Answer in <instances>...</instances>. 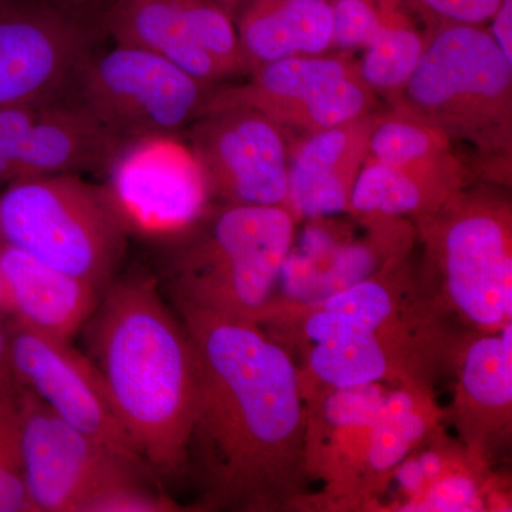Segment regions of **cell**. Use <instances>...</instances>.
Instances as JSON below:
<instances>
[{"label": "cell", "instance_id": "d4e9b609", "mask_svg": "<svg viewBox=\"0 0 512 512\" xmlns=\"http://www.w3.org/2000/svg\"><path fill=\"white\" fill-rule=\"evenodd\" d=\"M453 156V141L434 124L393 107L386 113H375L366 160L416 164Z\"/></svg>", "mask_w": 512, "mask_h": 512}, {"label": "cell", "instance_id": "4fadbf2b", "mask_svg": "<svg viewBox=\"0 0 512 512\" xmlns=\"http://www.w3.org/2000/svg\"><path fill=\"white\" fill-rule=\"evenodd\" d=\"M6 333L10 365L20 386L111 453L148 468L114 412L89 356L77 352L70 343L32 332L16 320L6 326Z\"/></svg>", "mask_w": 512, "mask_h": 512}, {"label": "cell", "instance_id": "83f0119b", "mask_svg": "<svg viewBox=\"0 0 512 512\" xmlns=\"http://www.w3.org/2000/svg\"><path fill=\"white\" fill-rule=\"evenodd\" d=\"M434 26L483 25L500 6L501 0H406Z\"/></svg>", "mask_w": 512, "mask_h": 512}, {"label": "cell", "instance_id": "2e32d148", "mask_svg": "<svg viewBox=\"0 0 512 512\" xmlns=\"http://www.w3.org/2000/svg\"><path fill=\"white\" fill-rule=\"evenodd\" d=\"M451 367L456 384L447 417L461 444L491 464L511 439L512 322L500 332L467 333Z\"/></svg>", "mask_w": 512, "mask_h": 512}, {"label": "cell", "instance_id": "cb8c5ba5", "mask_svg": "<svg viewBox=\"0 0 512 512\" xmlns=\"http://www.w3.org/2000/svg\"><path fill=\"white\" fill-rule=\"evenodd\" d=\"M382 15L379 33L363 50L365 53L357 66L367 86L392 101L416 69L426 37L397 13L382 10Z\"/></svg>", "mask_w": 512, "mask_h": 512}, {"label": "cell", "instance_id": "ac0fdd59", "mask_svg": "<svg viewBox=\"0 0 512 512\" xmlns=\"http://www.w3.org/2000/svg\"><path fill=\"white\" fill-rule=\"evenodd\" d=\"M0 295L13 320L66 343L86 326L101 298L92 285L2 242Z\"/></svg>", "mask_w": 512, "mask_h": 512}, {"label": "cell", "instance_id": "603a6c76", "mask_svg": "<svg viewBox=\"0 0 512 512\" xmlns=\"http://www.w3.org/2000/svg\"><path fill=\"white\" fill-rule=\"evenodd\" d=\"M490 464L461 444L451 454L446 468L423 493L400 505L397 511L470 512L507 510L504 497L491 484Z\"/></svg>", "mask_w": 512, "mask_h": 512}, {"label": "cell", "instance_id": "4316f807", "mask_svg": "<svg viewBox=\"0 0 512 512\" xmlns=\"http://www.w3.org/2000/svg\"><path fill=\"white\" fill-rule=\"evenodd\" d=\"M332 9V49L338 53L365 50L382 26V10L372 0H329Z\"/></svg>", "mask_w": 512, "mask_h": 512}, {"label": "cell", "instance_id": "ba28073f", "mask_svg": "<svg viewBox=\"0 0 512 512\" xmlns=\"http://www.w3.org/2000/svg\"><path fill=\"white\" fill-rule=\"evenodd\" d=\"M18 404L32 512H97L111 495L156 477L74 429L20 384Z\"/></svg>", "mask_w": 512, "mask_h": 512}, {"label": "cell", "instance_id": "7402d4cb", "mask_svg": "<svg viewBox=\"0 0 512 512\" xmlns=\"http://www.w3.org/2000/svg\"><path fill=\"white\" fill-rule=\"evenodd\" d=\"M441 417L430 389L403 386L389 390L382 414L370 430L363 471V505L383 491L394 470L439 430Z\"/></svg>", "mask_w": 512, "mask_h": 512}, {"label": "cell", "instance_id": "3957f363", "mask_svg": "<svg viewBox=\"0 0 512 512\" xmlns=\"http://www.w3.org/2000/svg\"><path fill=\"white\" fill-rule=\"evenodd\" d=\"M284 207L212 204L171 242L167 284L177 309L262 325L295 241Z\"/></svg>", "mask_w": 512, "mask_h": 512}, {"label": "cell", "instance_id": "52a82bcc", "mask_svg": "<svg viewBox=\"0 0 512 512\" xmlns=\"http://www.w3.org/2000/svg\"><path fill=\"white\" fill-rule=\"evenodd\" d=\"M74 83L84 106L126 143L180 136L217 89L164 57L124 45L90 53Z\"/></svg>", "mask_w": 512, "mask_h": 512}, {"label": "cell", "instance_id": "ffe728a7", "mask_svg": "<svg viewBox=\"0 0 512 512\" xmlns=\"http://www.w3.org/2000/svg\"><path fill=\"white\" fill-rule=\"evenodd\" d=\"M470 173L457 156L429 163L394 164L366 160L357 175L350 214L416 221L439 211L468 187Z\"/></svg>", "mask_w": 512, "mask_h": 512}, {"label": "cell", "instance_id": "5b68a950", "mask_svg": "<svg viewBox=\"0 0 512 512\" xmlns=\"http://www.w3.org/2000/svg\"><path fill=\"white\" fill-rule=\"evenodd\" d=\"M390 106L474 148L494 181L511 177L512 63L483 25L434 26Z\"/></svg>", "mask_w": 512, "mask_h": 512}, {"label": "cell", "instance_id": "d6986e66", "mask_svg": "<svg viewBox=\"0 0 512 512\" xmlns=\"http://www.w3.org/2000/svg\"><path fill=\"white\" fill-rule=\"evenodd\" d=\"M208 0H116L106 26L116 45L164 57L202 82L224 80L220 67L198 42V23Z\"/></svg>", "mask_w": 512, "mask_h": 512}, {"label": "cell", "instance_id": "e0dca14e", "mask_svg": "<svg viewBox=\"0 0 512 512\" xmlns=\"http://www.w3.org/2000/svg\"><path fill=\"white\" fill-rule=\"evenodd\" d=\"M373 119L375 111L292 144L285 208L296 222L350 211V197L366 161Z\"/></svg>", "mask_w": 512, "mask_h": 512}, {"label": "cell", "instance_id": "4dcf8cb0", "mask_svg": "<svg viewBox=\"0 0 512 512\" xmlns=\"http://www.w3.org/2000/svg\"><path fill=\"white\" fill-rule=\"evenodd\" d=\"M214 2H217L218 5H221L222 8L227 9L228 12L231 13L235 5H237L238 0H214Z\"/></svg>", "mask_w": 512, "mask_h": 512}, {"label": "cell", "instance_id": "9c48e42d", "mask_svg": "<svg viewBox=\"0 0 512 512\" xmlns=\"http://www.w3.org/2000/svg\"><path fill=\"white\" fill-rule=\"evenodd\" d=\"M376 103L356 62L346 53H325L265 64L247 83L217 87L204 113L248 107L301 138L373 113Z\"/></svg>", "mask_w": 512, "mask_h": 512}, {"label": "cell", "instance_id": "6da1fadb", "mask_svg": "<svg viewBox=\"0 0 512 512\" xmlns=\"http://www.w3.org/2000/svg\"><path fill=\"white\" fill-rule=\"evenodd\" d=\"M190 336L197 400L188 470L200 507L278 512L311 507L306 406L291 353L262 326L178 309Z\"/></svg>", "mask_w": 512, "mask_h": 512}, {"label": "cell", "instance_id": "44dd1931", "mask_svg": "<svg viewBox=\"0 0 512 512\" xmlns=\"http://www.w3.org/2000/svg\"><path fill=\"white\" fill-rule=\"evenodd\" d=\"M247 73L265 64L332 50L329 0H254L237 25Z\"/></svg>", "mask_w": 512, "mask_h": 512}, {"label": "cell", "instance_id": "f1b7e54d", "mask_svg": "<svg viewBox=\"0 0 512 512\" xmlns=\"http://www.w3.org/2000/svg\"><path fill=\"white\" fill-rule=\"evenodd\" d=\"M491 37L508 62L512 63V0H501L500 6L490 19Z\"/></svg>", "mask_w": 512, "mask_h": 512}, {"label": "cell", "instance_id": "7c38bea8", "mask_svg": "<svg viewBox=\"0 0 512 512\" xmlns=\"http://www.w3.org/2000/svg\"><path fill=\"white\" fill-rule=\"evenodd\" d=\"M126 141L73 96L0 109V183L109 170Z\"/></svg>", "mask_w": 512, "mask_h": 512}, {"label": "cell", "instance_id": "9a60e30c", "mask_svg": "<svg viewBox=\"0 0 512 512\" xmlns=\"http://www.w3.org/2000/svg\"><path fill=\"white\" fill-rule=\"evenodd\" d=\"M417 298L409 259L384 272L306 305L276 306L261 326L279 345L305 350L320 343L372 335L402 315Z\"/></svg>", "mask_w": 512, "mask_h": 512}, {"label": "cell", "instance_id": "8992f818", "mask_svg": "<svg viewBox=\"0 0 512 512\" xmlns=\"http://www.w3.org/2000/svg\"><path fill=\"white\" fill-rule=\"evenodd\" d=\"M6 185L0 194V242L103 295L116 279L130 235L106 187L77 174Z\"/></svg>", "mask_w": 512, "mask_h": 512}, {"label": "cell", "instance_id": "484cf974", "mask_svg": "<svg viewBox=\"0 0 512 512\" xmlns=\"http://www.w3.org/2000/svg\"><path fill=\"white\" fill-rule=\"evenodd\" d=\"M0 512H32L23 474L18 389L0 393Z\"/></svg>", "mask_w": 512, "mask_h": 512}, {"label": "cell", "instance_id": "f546056e", "mask_svg": "<svg viewBox=\"0 0 512 512\" xmlns=\"http://www.w3.org/2000/svg\"><path fill=\"white\" fill-rule=\"evenodd\" d=\"M18 389V382L13 376L12 365H10L8 333L6 326L0 322V393L15 392Z\"/></svg>", "mask_w": 512, "mask_h": 512}, {"label": "cell", "instance_id": "8fae6325", "mask_svg": "<svg viewBox=\"0 0 512 512\" xmlns=\"http://www.w3.org/2000/svg\"><path fill=\"white\" fill-rule=\"evenodd\" d=\"M185 141L214 204L285 208L291 141L264 114L248 107L207 111L187 128Z\"/></svg>", "mask_w": 512, "mask_h": 512}, {"label": "cell", "instance_id": "30bf717a", "mask_svg": "<svg viewBox=\"0 0 512 512\" xmlns=\"http://www.w3.org/2000/svg\"><path fill=\"white\" fill-rule=\"evenodd\" d=\"M107 173L104 187L128 234L151 241L171 244L214 204L201 165L181 134L130 141Z\"/></svg>", "mask_w": 512, "mask_h": 512}, {"label": "cell", "instance_id": "5bb4252c", "mask_svg": "<svg viewBox=\"0 0 512 512\" xmlns=\"http://www.w3.org/2000/svg\"><path fill=\"white\" fill-rule=\"evenodd\" d=\"M90 53L89 32L70 13L0 0V109L66 93Z\"/></svg>", "mask_w": 512, "mask_h": 512}, {"label": "cell", "instance_id": "7a4b0ae2", "mask_svg": "<svg viewBox=\"0 0 512 512\" xmlns=\"http://www.w3.org/2000/svg\"><path fill=\"white\" fill-rule=\"evenodd\" d=\"M87 326V352L111 406L156 476L188 471L197 370L190 336L156 279H114Z\"/></svg>", "mask_w": 512, "mask_h": 512}, {"label": "cell", "instance_id": "277c9868", "mask_svg": "<svg viewBox=\"0 0 512 512\" xmlns=\"http://www.w3.org/2000/svg\"><path fill=\"white\" fill-rule=\"evenodd\" d=\"M413 224L423 248L421 302L467 333L500 332L511 323V201L491 188L466 187Z\"/></svg>", "mask_w": 512, "mask_h": 512}]
</instances>
